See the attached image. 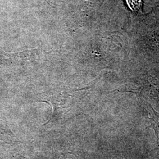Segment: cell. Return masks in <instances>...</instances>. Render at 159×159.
I'll use <instances>...</instances> for the list:
<instances>
[{"label":"cell","instance_id":"1","mask_svg":"<svg viewBox=\"0 0 159 159\" xmlns=\"http://www.w3.org/2000/svg\"><path fill=\"white\" fill-rule=\"evenodd\" d=\"M148 106L149 120L152 128L154 131L156 137V142L159 149V113L157 112L150 105Z\"/></svg>","mask_w":159,"mask_h":159},{"label":"cell","instance_id":"2","mask_svg":"<svg viewBox=\"0 0 159 159\" xmlns=\"http://www.w3.org/2000/svg\"><path fill=\"white\" fill-rule=\"evenodd\" d=\"M125 2L130 11L137 15L143 14V0H125Z\"/></svg>","mask_w":159,"mask_h":159}]
</instances>
